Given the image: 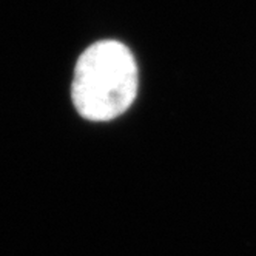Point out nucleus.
Returning <instances> with one entry per match:
<instances>
[{
  "mask_svg": "<svg viewBox=\"0 0 256 256\" xmlns=\"http://www.w3.org/2000/svg\"><path fill=\"white\" fill-rule=\"evenodd\" d=\"M138 93V66L133 54L116 40L86 48L78 60L71 94L80 116L112 120L125 113Z\"/></svg>",
  "mask_w": 256,
  "mask_h": 256,
  "instance_id": "nucleus-1",
  "label": "nucleus"
}]
</instances>
